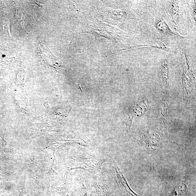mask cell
Instances as JSON below:
<instances>
[{"instance_id":"6da1fadb","label":"cell","mask_w":196,"mask_h":196,"mask_svg":"<svg viewBox=\"0 0 196 196\" xmlns=\"http://www.w3.org/2000/svg\"><path fill=\"white\" fill-rule=\"evenodd\" d=\"M3 29L4 31H5L7 35L10 38H11V34L10 32V24H8L7 23L5 24V25L4 26Z\"/></svg>"}]
</instances>
